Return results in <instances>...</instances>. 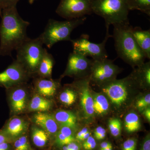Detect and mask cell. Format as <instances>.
Returning <instances> with one entry per match:
<instances>
[{
	"label": "cell",
	"mask_w": 150,
	"mask_h": 150,
	"mask_svg": "<svg viewBox=\"0 0 150 150\" xmlns=\"http://www.w3.org/2000/svg\"><path fill=\"white\" fill-rule=\"evenodd\" d=\"M132 33L136 42L146 58L150 59V30H143L141 28H133Z\"/></svg>",
	"instance_id": "e0dca14e"
},
{
	"label": "cell",
	"mask_w": 150,
	"mask_h": 150,
	"mask_svg": "<svg viewBox=\"0 0 150 150\" xmlns=\"http://www.w3.org/2000/svg\"><path fill=\"white\" fill-rule=\"evenodd\" d=\"M39 37L28 38L16 49L17 61L30 75L36 74L43 56L44 48Z\"/></svg>",
	"instance_id": "5b68a950"
},
{
	"label": "cell",
	"mask_w": 150,
	"mask_h": 150,
	"mask_svg": "<svg viewBox=\"0 0 150 150\" xmlns=\"http://www.w3.org/2000/svg\"><path fill=\"white\" fill-rule=\"evenodd\" d=\"M48 133L37 126H33L31 137L33 144L37 147H45L48 144L49 140Z\"/></svg>",
	"instance_id": "44dd1931"
},
{
	"label": "cell",
	"mask_w": 150,
	"mask_h": 150,
	"mask_svg": "<svg viewBox=\"0 0 150 150\" xmlns=\"http://www.w3.org/2000/svg\"><path fill=\"white\" fill-rule=\"evenodd\" d=\"M93 60L86 56L73 52L68 57L67 68L62 76H69L82 79L89 77L91 73Z\"/></svg>",
	"instance_id": "30bf717a"
},
{
	"label": "cell",
	"mask_w": 150,
	"mask_h": 150,
	"mask_svg": "<svg viewBox=\"0 0 150 150\" xmlns=\"http://www.w3.org/2000/svg\"><path fill=\"white\" fill-rule=\"evenodd\" d=\"M108 126L110 134L113 137H117L121 135L122 124L120 119L111 118L108 121Z\"/></svg>",
	"instance_id": "4316f807"
},
{
	"label": "cell",
	"mask_w": 150,
	"mask_h": 150,
	"mask_svg": "<svg viewBox=\"0 0 150 150\" xmlns=\"http://www.w3.org/2000/svg\"><path fill=\"white\" fill-rule=\"evenodd\" d=\"M120 71L119 67L109 59L93 60L90 79L100 86L115 79Z\"/></svg>",
	"instance_id": "9c48e42d"
},
{
	"label": "cell",
	"mask_w": 150,
	"mask_h": 150,
	"mask_svg": "<svg viewBox=\"0 0 150 150\" xmlns=\"http://www.w3.org/2000/svg\"><path fill=\"white\" fill-rule=\"evenodd\" d=\"M30 76L23 66L15 60L5 71L0 73V86L9 88L24 83Z\"/></svg>",
	"instance_id": "8fae6325"
},
{
	"label": "cell",
	"mask_w": 150,
	"mask_h": 150,
	"mask_svg": "<svg viewBox=\"0 0 150 150\" xmlns=\"http://www.w3.org/2000/svg\"><path fill=\"white\" fill-rule=\"evenodd\" d=\"M19 0H0V6L2 10L16 6Z\"/></svg>",
	"instance_id": "836d02e7"
},
{
	"label": "cell",
	"mask_w": 150,
	"mask_h": 150,
	"mask_svg": "<svg viewBox=\"0 0 150 150\" xmlns=\"http://www.w3.org/2000/svg\"><path fill=\"white\" fill-rule=\"evenodd\" d=\"M10 141L11 140L8 137L0 131V144L5 142L9 143Z\"/></svg>",
	"instance_id": "f35d334b"
},
{
	"label": "cell",
	"mask_w": 150,
	"mask_h": 150,
	"mask_svg": "<svg viewBox=\"0 0 150 150\" xmlns=\"http://www.w3.org/2000/svg\"><path fill=\"white\" fill-rule=\"evenodd\" d=\"M91 6L93 13L104 18L106 30L110 25L129 22L126 0H92Z\"/></svg>",
	"instance_id": "3957f363"
},
{
	"label": "cell",
	"mask_w": 150,
	"mask_h": 150,
	"mask_svg": "<svg viewBox=\"0 0 150 150\" xmlns=\"http://www.w3.org/2000/svg\"><path fill=\"white\" fill-rule=\"evenodd\" d=\"M96 141L91 136L85 140L83 144V147L85 150H93L96 147Z\"/></svg>",
	"instance_id": "f546056e"
},
{
	"label": "cell",
	"mask_w": 150,
	"mask_h": 150,
	"mask_svg": "<svg viewBox=\"0 0 150 150\" xmlns=\"http://www.w3.org/2000/svg\"><path fill=\"white\" fill-rule=\"evenodd\" d=\"M73 129L72 128L69 126H62L60 127L59 132L66 137L69 138H75L74 136Z\"/></svg>",
	"instance_id": "d6a6232c"
},
{
	"label": "cell",
	"mask_w": 150,
	"mask_h": 150,
	"mask_svg": "<svg viewBox=\"0 0 150 150\" xmlns=\"http://www.w3.org/2000/svg\"><path fill=\"white\" fill-rule=\"evenodd\" d=\"M52 105L51 100L40 95H35L30 101L28 107L30 111L43 112L49 110Z\"/></svg>",
	"instance_id": "d6986e66"
},
{
	"label": "cell",
	"mask_w": 150,
	"mask_h": 150,
	"mask_svg": "<svg viewBox=\"0 0 150 150\" xmlns=\"http://www.w3.org/2000/svg\"><path fill=\"white\" fill-rule=\"evenodd\" d=\"M35 1V0H29V2L30 4H32Z\"/></svg>",
	"instance_id": "f6af8a7d"
},
{
	"label": "cell",
	"mask_w": 150,
	"mask_h": 150,
	"mask_svg": "<svg viewBox=\"0 0 150 150\" xmlns=\"http://www.w3.org/2000/svg\"><path fill=\"white\" fill-rule=\"evenodd\" d=\"M0 24V56H11L16 50L29 38L27 35L29 22L21 18L16 6L2 10Z\"/></svg>",
	"instance_id": "6da1fadb"
},
{
	"label": "cell",
	"mask_w": 150,
	"mask_h": 150,
	"mask_svg": "<svg viewBox=\"0 0 150 150\" xmlns=\"http://www.w3.org/2000/svg\"><path fill=\"white\" fill-rule=\"evenodd\" d=\"M89 131L88 129L87 128H83V129H81L80 131H79V132L76 135V138L75 139H76L78 141H80L81 138L85 134H86L87 132H88Z\"/></svg>",
	"instance_id": "d590c367"
},
{
	"label": "cell",
	"mask_w": 150,
	"mask_h": 150,
	"mask_svg": "<svg viewBox=\"0 0 150 150\" xmlns=\"http://www.w3.org/2000/svg\"><path fill=\"white\" fill-rule=\"evenodd\" d=\"M112 146L111 143L109 142H102L100 145V149H105Z\"/></svg>",
	"instance_id": "60d3db41"
},
{
	"label": "cell",
	"mask_w": 150,
	"mask_h": 150,
	"mask_svg": "<svg viewBox=\"0 0 150 150\" xmlns=\"http://www.w3.org/2000/svg\"><path fill=\"white\" fill-rule=\"evenodd\" d=\"M91 132H90L89 131H88V132H87L86 134H85L82 137V138H81L80 141H84L85 140L87 139L90 136H91Z\"/></svg>",
	"instance_id": "b9f144b4"
},
{
	"label": "cell",
	"mask_w": 150,
	"mask_h": 150,
	"mask_svg": "<svg viewBox=\"0 0 150 150\" xmlns=\"http://www.w3.org/2000/svg\"><path fill=\"white\" fill-rule=\"evenodd\" d=\"M2 15V9L0 6V16H1Z\"/></svg>",
	"instance_id": "bcb514c9"
},
{
	"label": "cell",
	"mask_w": 150,
	"mask_h": 150,
	"mask_svg": "<svg viewBox=\"0 0 150 150\" xmlns=\"http://www.w3.org/2000/svg\"><path fill=\"white\" fill-rule=\"evenodd\" d=\"M86 19L85 16L63 21L50 19L44 31L38 37L43 44L49 48L59 41H71V34L73 30L83 24Z\"/></svg>",
	"instance_id": "277c9868"
},
{
	"label": "cell",
	"mask_w": 150,
	"mask_h": 150,
	"mask_svg": "<svg viewBox=\"0 0 150 150\" xmlns=\"http://www.w3.org/2000/svg\"><path fill=\"white\" fill-rule=\"evenodd\" d=\"M100 150H112V147H110L106 148V149H100Z\"/></svg>",
	"instance_id": "ee69618b"
},
{
	"label": "cell",
	"mask_w": 150,
	"mask_h": 150,
	"mask_svg": "<svg viewBox=\"0 0 150 150\" xmlns=\"http://www.w3.org/2000/svg\"><path fill=\"white\" fill-rule=\"evenodd\" d=\"M28 128V123L20 117L11 118L6 123L1 132L10 139H16L24 135Z\"/></svg>",
	"instance_id": "5bb4252c"
},
{
	"label": "cell",
	"mask_w": 150,
	"mask_h": 150,
	"mask_svg": "<svg viewBox=\"0 0 150 150\" xmlns=\"http://www.w3.org/2000/svg\"><path fill=\"white\" fill-rule=\"evenodd\" d=\"M54 63L55 61L52 54L48 53L46 48H44L43 56L36 74L40 76V78L51 79Z\"/></svg>",
	"instance_id": "ac0fdd59"
},
{
	"label": "cell",
	"mask_w": 150,
	"mask_h": 150,
	"mask_svg": "<svg viewBox=\"0 0 150 150\" xmlns=\"http://www.w3.org/2000/svg\"><path fill=\"white\" fill-rule=\"evenodd\" d=\"M137 140L134 139H129L123 143L122 150H136Z\"/></svg>",
	"instance_id": "4dcf8cb0"
},
{
	"label": "cell",
	"mask_w": 150,
	"mask_h": 150,
	"mask_svg": "<svg viewBox=\"0 0 150 150\" xmlns=\"http://www.w3.org/2000/svg\"><path fill=\"white\" fill-rule=\"evenodd\" d=\"M23 83L10 88L9 100L11 110L16 114L24 112L27 108V88Z\"/></svg>",
	"instance_id": "4fadbf2b"
},
{
	"label": "cell",
	"mask_w": 150,
	"mask_h": 150,
	"mask_svg": "<svg viewBox=\"0 0 150 150\" xmlns=\"http://www.w3.org/2000/svg\"><path fill=\"white\" fill-rule=\"evenodd\" d=\"M34 84L40 95L47 98L54 96L59 87V82L51 79L39 78L35 80Z\"/></svg>",
	"instance_id": "2e32d148"
},
{
	"label": "cell",
	"mask_w": 150,
	"mask_h": 150,
	"mask_svg": "<svg viewBox=\"0 0 150 150\" xmlns=\"http://www.w3.org/2000/svg\"><path fill=\"white\" fill-rule=\"evenodd\" d=\"M137 84L132 76L121 80L110 81L100 85L103 93L116 108H121L129 99V93Z\"/></svg>",
	"instance_id": "8992f818"
},
{
	"label": "cell",
	"mask_w": 150,
	"mask_h": 150,
	"mask_svg": "<svg viewBox=\"0 0 150 150\" xmlns=\"http://www.w3.org/2000/svg\"><path fill=\"white\" fill-rule=\"evenodd\" d=\"M143 114L144 115L145 117L147 119L148 121L150 122V107H148L147 108L145 109L143 111Z\"/></svg>",
	"instance_id": "ab89813d"
},
{
	"label": "cell",
	"mask_w": 150,
	"mask_h": 150,
	"mask_svg": "<svg viewBox=\"0 0 150 150\" xmlns=\"http://www.w3.org/2000/svg\"><path fill=\"white\" fill-rule=\"evenodd\" d=\"M150 94L148 93L144 96L138 99L136 102V107L141 112H143L145 109L150 107Z\"/></svg>",
	"instance_id": "83f0119b"
},
{
	"label": "cell",
	"mask_w": 150,
	"mask_h": 150,
	"mask_svg": "<svg viewBox=\"0 0 150 150\" xmlns=\"http://www.w3.org/2000/svg\"><path fill=\"white\" fill-rule=\"evenodd\" d=\"M59 99L63 104L69 106L74 104L76 101V95L73 90L67 88L61 93Z\"/></svg>",
	"instance_id": "d4e9b609"
},
{
	"label": "cell",
	"mask_w": 150,
	"mask_h": 150,
	"mask_svg": "<svg viewBox=\"0 0 150 150\" xmlns=\"http://www.w3.org/2000/svg\"><path fill=\"white\" fill-rule=\"evenodd\" d=\"M141 150H150V139L149 135H148L143 142Z\"/></svg>",
	"instance_id": "e575fe53"
},
{
	"label": "cell",
	"mask_w": 150,
	"mask_h": 150,
	"mask_svg": "<svg viewBox=\"0 0 150 150\" xmlns=\"http://www.w3.org/2000/svg\"><path fill=\"white\" fill-rule=\"evenodd\" d=\"M63 150H71L69 148L68 146V145H65V146H63Z\"/></svg>",
	"instance_id": "7bdbcfd3"
},
{
	"label": "cell",
	"mask_w": 150,
	"mask_h": 150,
	"mask_svg": "<svg viewBox=\"0 0 150 150\" xmlns=\"http://www.w3.org/2000/svg\"><path fill=\"white\" fill-rule=\"evenodd\" d=\"M90 77L81 79L75 83V86L79 90L80 98L81 107L85 119L88 120L94 115L93 101L90 89Z\"/></svg>",
	"instance_id": "7c38bea8"
},
{
	"label": "cell",
	"mask_w": 150,
	"mask_h": 150,
	"mask_svg": "<svg viewBox=\"0 0 150 150\" xmlns=\"http://www.w3.org/2000/svg\"><path fill=\"white\" fill-rule=\"evenodd\" d=\"M33 120L35 124L46 131L49 135L57 134L59 125L53 115L43 112H38L33 115Z\"/></svg>",
	"instance_id": "9a60e30c"
},
{
	"label": "cell",
	"mask_w": 150,
	"mask_h": 150,
	"mask_svg": "<svg viewBox=\"0 0 150 150\" xmlns=\"http://www.w3.org/2000/svg\"><path fill=\"white\" fill-rule=\"evenodd\" d=\"M75 138H69L66 137L58 132L56 135V144L60 146H63L69 144L71 142H74L75 140Z\"/></svg>",
	"instance_id": "f1b7e54d"
},
{
	"label": "cell",
	"mask_w": 150,
	"mask_h": 150,
	"mask_svg": "<svg viewBox=\"0 0 150 150\" xmlns=\"http://www.w3.org/2000/svg\"><path fill=\"white\" fill-rule=\"evenodd\" d=\"M13 147L14 150H32L26 135H22L16 139Z\"/></svg>",
	"instance_id": "484cf974"
},
{
	"label": "cell",
	"mask_w": 150,
	"mask_h": 150,
	"mask_svg": "<svg viewBox=\"0 0 150 150\" xmlns=\"http://www.w3.org/2000/svg\"><path fill=\"white\" fill-rule=\"evenodd\" d=\"M124 124L126 131L133 133L138 131L141 127L140 119L137 113L129 112L125 117Z\"/></svg>",
	"instance_id": "603a6c76"
},
{
	"label": "cell",
	"mask_w": 150,
	"mask_h": 150,
	"mask_svg": "<svg viewBox=\"0 0 150 150\" xmlns=\"http://www.w3.org/2000/svg\"><path fill=\"white\" fill-rule=\"evenodd\" d=\"M129 10L141 11L150 16V0H126Z\"/></svg>",
	"instance_id": "cb8c5ba5"
},
{
	"label": "cell",
	"mask_w": 150,
	"mask_h": 150,
	"mask_svg": "<svg viewBox=\"0 0 150 150\" xmlns=\"http://www.w3.org/2000/svg\"><path fill=\"white\" fill-rule=\"evenodd\" d=\"M54 117L57 123L62 126H69L75 129L76 126L77 118L73 112L65 110H58L55 113Z\"/></svg>",
	"instance_id": "ffe728a7"
},
{
	"label": "cell",
	"mask_w": 150,
	"mask_h": 150,
	"mask_svg": "<svg viewBox=\"0 0 150 150\" xmlns=\"http://www.w3.org/2000/svg\"><path fill=\"white\" fill-rule=\"evenodd\" d=\"M94 136L98 140H102L106 137V130L101 126H98L94 131Z\"/></svg>",
	"instance_id": "1f68e13d"
},
{
	"label": "cell",
	"mask_w": 150,
	"mask_h": 150,
	"mask_svg": "<svg viewBox=\"0 0 150 150\" xmlns=\"http://www.w3.org/2000/svg\"><path fill=\"white\" fill-rule=\"evenodd\" d=\"M92 96L95 113L99 115L106 114L109 108V102L106 97L98 93L94 94Z\"/></svg>",
	"instance_id": "7402d4cb"
},
{
	"label": "cell",
	"mask_w": 150,
	"mask_h": 150,
	"mask_svg": "<svg viewBox=\"0 0 150 150\" xmlns=\"http://www.w3.org/2000/svg\"><path fill=\"white\" fill-rule=\"evenodd\" d=\"M67 145L71 150H80V147L74 142H71Z\"/></svg>",
	"instance_id": "8d00e7d4"
},
{
	"label": "cell",
	"mask_w": 150,
	"mask_h": 150,
	"mask_svg": "<svg viewBox=\"0 0 150 150\" xmlns=\"http://www.w3.org/2000/svg\"><path fill=\"white\" fill-rule=\"evenodd\" d=\"M113 26L112 37L118 57L133 67L144 63L146 57L134 38L129 22Z\"/></svg>",
	"instance_id": "7a4b0ae2"
},
{
	"label": "cell",
	"mask_w": 150,
	"mask_h": 150,
	"mask_svg": "<svg viewBox=\"0 0 150 150\" xmlns=\"http://www.w3.org/2000/svg\"><path fill=\"white\" fill-rule=\"evenodd\" d=\"M92 0H61L56 13L67 20L83 17L93 13Z\"/></svg>",
	"instance_id": "ba28073f"
},
{
	"label": "cell",
	"mask_w": 150,
	"mask_h": 150,
	"mask_svg": "<svg viewBox=\"0 0 150 150\" xmlns=\"http://www.w3.org/2000/svg\"><path fill=\"white\" fill-rule=\"evenodd\" d=\"M11 146L9 142L0 144V150H11Z\"/></svg>",
	"instance_id": "74e56055"
},
{
	"label": "cell",
	"mask_w": 150,
	"mask_h": 150,
	"mask_svg": "<svg viewBox=\"0 0 150 150\" xmlns=\"http://www.w3.org/2000/svg\"><path fill=\"white\" fill-rule=\"evenodd\" d=\"M112 35H110L109 30H106V34L102 43H96L89 40V36L82 35L78 39L71 40L74 51L87 57L92 58L93 60H99L107 59L108 57L105 46L107 40Z\"/></svg>",
	"instance_id": "52a82bcc"
}]
</instances>
